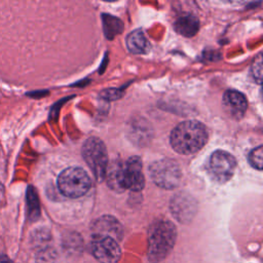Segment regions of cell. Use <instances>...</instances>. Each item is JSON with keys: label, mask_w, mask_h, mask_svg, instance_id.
Returning <instances> with one entry per match:
<instances>
[{"label": "cell", "mask_w": 263, "mask_h": 263, "mask_svg": "<svg viewBox=\"0 0 263 263\" xmlns=\"http://www.w3.org/2000/svg\"><path fill=\"white\" fill-rule=\"evenodd\" d=\"M209 138L206 127L199 121L189 120L179 123L171 134L173 149L184 155L199 151Z\"/></svg>", "instance_id": "obj_1"}, {"label": "cell", "mask_w": 263, "mask_h": 263, "mask_svg": "<svg viewBox=\"0 0 263 263\" xmlns=\"http://www.w3.org/2000/svg\"><path fill=\"white\" fill-rule=\"evenodd\" d=\"M177 237L175 225L168 220H157L148 232V258L153 263L163 260L172 251Z\"/></svg>", "instance_id": "obj_2"}, {"label": "cell", "mask_w": 263, "mask_h": 263, "mask_svg": "<svg viewBox=\"0 0 263 263\" xmlns=\"http://www.w3.org/2000/svg\"><path fill=\"white\" fill-rule=\"evenodd\" d=\"M60 191L68 197L77 198L84 195L90 187L88 175L80 167H68L58 178Z\"/></svg>", "instance_id": "obj_3"}, {"label": "cell", "mask_w": 263, "mask_h": 263, "mask_svg": "<svg viewBox=\"0 0 263 263\" xmlns=\"http://www.w3.org/2000/svg\"><path fill=\"white\" fill-rule=\"evenodd\" d=\"M82 156L98 181L105 179L108 166L107 150L104 143L95 137L88 138L82 146Z\"/></svg>", "instance_id": "obj_4"}, {"label": "cell", "mask_w": 263, "mask_h": 263, "mask_svg": "<svg viewBox=\"0 0 263 263\" xmlns=\"http://www.w3.org/2000/svg\"><path fill=\"white\" fill-rule=\"evenodd\" d=\"M149 172L153 182L164 189H174L181 181V168L177 161L170 158L154 161Z\"/></svg>", "instance_id": "obj_5"}, {"label": "cell", "mask_w": 263, "mask_h": 263, "mask_svg": "<svg viewBox=\"0 0 263 263\" xmlns=\"http://www.w3.org/2000/svg\"><path fill=\"white\" fill-rule=\"evenodd\" d=\"M236 167V160L230 153L217 150L215 151L209 160V171L213 175L214 179L219 182H226L232 176Z\"/></svg>", "instance_id": "obj_6"}, {"label": "cell", "mask_w": 263, "mask_h": 263, "mask_svg": "<svg viewBox=\"0 0 263 263\" xmlns=\"http://www.w3.org/2000/svg\"><path fill=\"white\" fill-rule=\"evenodd\" d=\"M91 251L101 263H117L121 256L118 242L108 236H93Z\"/></svg>", "instance_id": "obj_7"}, {"label": "cell", "mask_w": 263, "mask_h": 263, "mask_svg": "<svg viewBox=\"0 0 263 263\" xmlns=\"http://www.w3.org/2000/svg\"><path fill=\"white\" fill-rule=\"evenodd\" d=\"M124 188L132 191H141L145 185L142 160L138 156L129 157L123 163Z\"/></svg>", "instance_id": "obj_8"}, {"label": "cell", "mask_w": 263, "mask_h": 263, "mask_svg": "<svg viewBox=\"0 0 263 263\" xmlns=\"http://www.w3.org/2000/svg\"><path fill=\"white\" fill-rule=\"evenodd\" d=\"M171 211L179 221L188 222L196 212L195 200L186 193H179L171 201Z\"/></svg>", "instance_id": "obj_9"}, {"label": "cell", "mask_w": 263, "mask_h": 263, "mask_svg": "<svg viewBox=\"0 0 263 263\" xmlns=\"http://www.w3.org/2000/svg\"><path fill=\"white\" fill-rule=\"evenodd\" d=\"M93 236H108L120 240L122 237V227L120 223L111 216H103L97 219L91 225Z\"/></svg>", "instance_id": "obj_10"}, {"label": "cell", "mask_w": 263, "mask_h": 263, "mask_svg": "<svg viewBox=\"0 0 263 263\" xmlns=\"http://www.w3.org/2000/svg\"><path fill=\"white\" fill-rule=\"evenodd\" d=\"M223 107L230 116L240 118L248 107L247 99L239 91L227 90L223 96Z\"/></svg>", "instance_id": "obj_11"}, {"label": "cell", "mask_w": 263, "mask_h": 263, "mask_svg": "<svg viewBox=\"0 0 263 263\" xmlns=\"http://www.w3.org/2000/svg\"><path fill=\"white\" fill-rule=\"evenodd\" d=\"M105 178L107 179L108 186L116 191L122 192L125 190L123 182V163L119 160H114L108 164Z\"/></svg>", "instance_id": "obj_12"}, {"label": "cell", "mask_w": 263, "mask_h": 263, "mask_svg": "<svg viewBox=\"0 0 263 263\" xmlns=\"http://www.w3.org/2000/svg\"><path fill=\"white\" fill-rule=\"evenodd\" d=\"M174 28L180 35L185 37H192L198 32L199 21L192 13H184L176 20Z\"/></svg>", "instance_id": "obj_13"}, {"label": "cell", "mask_w": 263, "mask_h": 263, "mask_svg": "<svg viewBox=\"0 0 263 263\" xmlns=\"http://www.w3.org/2000/svg\"><path fill=\"white\" fill-rule=\"evenodd\" d=\"M128 50L135 54H143L149 50V41L142 30H135L126 38Z\"/></svg>", "instance_id": "obj_14"}, {"label": "cell", "mask_w": 263, "mask_h": 263, "mask_svg": "<svg viewBox=\"0 0 263 263\" xmlns=\"http://www.w3.org/2000/svg\"><path fill=\"white\" fill-rule=\"evenodd\" d=\"M103 22H104V30L108 38H113L116 34H119L122 30L121 22L114 16L104 15Z\"/></svg>", "instance_id": "obj_15"}, {"label": "cell", "mask_w": 263, "mask_h": 263, "mask_svg": "<svg viewBox=\"0 0 263 263\" xmlns=\"http://www.w3.org/2000/svg\"><path fill=\"white\" fill-rule=\"evenodd\" d=\"M249 162L255 168L261 171L263 167V147L258 146L249 154Z\"/></svg>", "instance_id": "obj_16"}, {"label": "cell", "mask_w": 263, "mask_h": 263, "mask_svg": "<svg viewBox=\"0 0 263 263\" xmlns=\"http://www.w3.org/2000/svg\"><path fill=\"white\" fill-rule=\"evenodd\" d=\"M252 75L257 83H261L262 81V58L261 54L257 57L252 66Z\"/></svg>", "instance_id": "obj_17"}, {"label": "cell", "mask_w": 263, "mask_h": 263, "mask_svg": "<svg viewBox=\"0 0 263 263\" xmlns=\"http://www.w3.org/2000/svg\"><path fill=\"white\" fill-rule=\"evenodd\" d=\"M28 201H29V209H30V215L33 217H38L39 215V205H38V199L36 195H32L28 192Z\"/></svg>", "instance_id": "obj_18"}, {"label": "cell", "mask_w": 263, "mask_h": 263, "mask_svg": "<svg viewBox=\"0 0 263 263\" xmlns=\"http://www.w3.org/2000/svg\"><path fill=\"white\" fill-rule=\"evenodd\" d=\"M113 90H114V89H113ZM111 92H112V90H111V89H108V90H105V91L102 93V96H103L104 98H108V97L110 96V93H111ZM113 92L115 93V96H113V97H112V100H113V98L116 100L117 98H119V97H120V95H118V90H117V89H115Z\"/></svg>", "instance_id": "obj_19"}, {"label": "cell", "mask_w": 263, "mask_h": 263, "mask_svg": "<svg viewBox=\"0 0 263 263\" xmlns=\"http://www.w3.org/2000/svg\"><path fill=\"white\" fill-rule=\"evenodd\" d=\"M0 263H12V262L7 257H4V258H1Z\"/></svg>", "instance_id": "obj_20"}]
</instances>
